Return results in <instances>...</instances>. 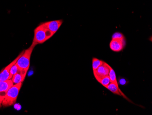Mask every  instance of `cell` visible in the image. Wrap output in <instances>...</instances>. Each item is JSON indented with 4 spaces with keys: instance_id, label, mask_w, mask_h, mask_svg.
<instances>
[{
    "instance_id": "cell-2",
    "label": "cell",
    "mask_w": 152,
    "mask_h": 115,
    "mask_svg": "<svg viewBox=\"0 0 152 115\" xmlns=\"http://www.w3.org/2000/svg\"><path fill=\"white\" fill-rule=\"evenodd\" d=\"M23 83L13 85L6 93L1 102L4 107H8L13 105L17 100Z\"/></svg>"
},
{
    "instance_id": "cell-15",
    "label": "cell",
    "mask_w": 152,
    "mask_h": 115,
    "mask_svg": "<svg viewBox=\"0 0 152 115\" xmlns=\"http://www.w3.org/2000/svg\"><path fill=\"white\" fill-rule=\"evenodd\" d=\"M124 38V36L120 32H116L112 36V39H122Z\"/></svg>"
},
{
    "instance_id": "cell-12",
    "label": "cell",
    "mask_w": 152,
    "mask_h": 115,
    "mask_svg": "<svg viewBox=\"0 0 152 115\" xmlns=\"http://www.w3.org/2000/svg\"><path fill=\"white\" fill-rule=\"evenodd\" d=\"M92 62H93L92 67H93V72H94L98 69L99 67L103 64L104 62L102 60H99L96 58H93Z\"/></svg>"
},
{
    "instance_id": "cell-14",
    "label": "cell",
    "mask_w": 152,
    "mask_h": 115,
    "mask_svg": "<svg viewBox=\"0 0 152 115\" xmlns=\"http://www.w3.org/2000/svg\"><path fill=\"white\" fill-rule=\"evenodd\" d=\"M20 69L19 68L17 64H15L12 67L10 71V74H9V79H12V77L14 74L17 73L20 71Z\"/></svg>"
},
{
    "instance_id": "cell-16",
    "label": "cell",
    "mask_w": 152,
    "mask_h": 115,
    "mask_svg": "<svg viewBox=\"0 0 152 115\" xmlns=\"http://www.w3.org/2000/svg\"><path fill=\"white\" fill-rule=\"evenodd\" d=\"M119 83H120V85H125L127 84V82H126L125 79H121L119 80Z\"/></svg>"
},
{
    "instance_id": "cell-4",
    "label": "cell",
    "mask_w": 152,
    "mask_h": 115,
    "mask_svg": "<svg viewBox=\"0 0 152 115\" xmlns=\"http://www.w3.org/2000/svg\"><path fill=\"white\" fill-rule=\"evenodd\" d=\"M110 66L108 64L104 62L103 64L94 72V76L96 80L108 75L110 71Z\"/></svg>"
},
{
    "instance_id": "cell-10",
    "label": "cell",
    "mask_w": 152,
    "mask_h": 115,
    "mask_svg": "<svg viewBox=\"0 0 152 115\" xmlns=\"http://www.w3.org/2000/svg\"><path fill=\"white\" fill-rule=\"evenodd\" d=\"M27 72L20 70L15 74L12 78V81L14 85L23 83L25 79Z\"/></svg>"
},
{
    "instance_id": "cell-3",
    "label": "cell",
    "mask_w": 152,
    "mask_h": 115,
    "mask_svg": "<svg viewBox=\"0 0 152 115\" xmlns=\"http://www.w3.org/2000/svg\"><path fill=\"white\" fill-rule=\"evenodd\" d=\"M35 46L31 44L27 49L22 51L16 64L20 70L27 72L30 65V59L32 51Z\"/></svg>"
},
{
    "instance_id": "cell-13",
    "label": "cell",
    "mask_w": 152,
    "mask_h": 115,
    "mask_svg": "<svg viewBox=\"0 0 152 115\" xmlns=\"http://www.w3.org/2000/svg\"><path fill=\"white\" fill-rule=\"evenodd\" d=\"M97 81L99 83H100L102 86L105 88H106L108 86V85L111 83L108 75L105 76V77H103V78H101V79H99Z\"/></svg>"
},
{
    "instance_id": "cell-5",
    "label": "cell",
    "mask_w": 152,
    "mask_h": 115,
    "mask_svg": "<svg viewBox=\"0 0 152 115\" xmlns=\"http://www.w3.org/2000/svg\"><path fill=\"white\" fill-rule=\"evenodd\" d=\"M126 45L125 38L122 39H112L110 42L109 46L113 51L119 52L124 49Z\"/></svg>"
},
{
    "instance_id": "cell-7",
    "label": "cell",
    "mask_w": 152,
    "mask_h": 115,
    "mask_svg": "<svg viewBox=\"0 0 152 115\" xmlns=\"http://www.w3.org/2000/svg\"><path fill=\"white\" fill-rule=\"evenodd\" d=\"M21 54L22 52L18 56L17 58H15L12 62H11L9 65H7L2 71H1V72H0V81H6L9 79L10 70L14 64H16V62L18 61V59L21 55Z\"/></svg>"
},
{
    "instance_id": "cell-9",
    "label": "cell",
    "mask_w": 152,
    "mask_h": 115,
    "mask_svg": "<svg viewBox=\"0 0 152 115\" xmlns=\"http://www.w3.org/2000/svg\"><path fill=\"white\" fill-rule=\"evenodd\" d=\"M106 88L109 90L111 92L113 93H114V94L123 96L124 98L127 99L128 101H130L131 102H132V101L129 100V99L125 96V94L121 91V90L119 88V86L117 85L116 84L111 82Z\"/></svg>"
},
{
    "instance_id": "cell-8",
    "label": "cell",
    "mask_w": 152,
    "mask_h": 115,
    "mask_svg": "<svg viewBox=\"0 0 152 115\" xmlns=\"http://www.w3.org/2000/svg\"><path fill=\"white\" fill-rule=\"evenodd\" d=\"M47 28H48L52 33L54 35L58 30L59 29L61 26L63 24V20H56L53 21H48V22H44Z\"/></svg>"
},
{
    "instance_id": "cell-1",
    "label": "cell",
    "mask_w": 152,
    "mask_h": 115,
    "mask_svg": "<svg viewBox=\"0 0 152 115\" xmlns=\"http://www.w3.org/2000/svg\"><path fill=\"white\" fill-rule=\"evenodd\" d=\"M34 33V38L31 44L35 46L37 45L44 43L54 35L43 23L40 24L35 29Z\"/></svg>"
},
{
    "instance_id": "cell-11",
    "label": "cell",
    "mask_w": 152,
    "mask_h": 115,
    "mask_svg": "<svg viewBox=\"0 0 152 115\" xmlns=\"http://www.w3.org/2000/svg\"><path fill=\"white\" fill-rule=\"evenodd\" d=\"M108 76L110 79V81L111 83H114L116 84L117 85H118V83L117 81V78H116V73H115L114 70L111 67H110V71L108 73Z\"/></svg>"
},
{
    "instance_id": "cell-6",
    "label": "cell",
    "mask_w": 152,
    "mask_h": 115,
    "mask_svg": "<svg viewBox=\"0 0 152 115\" xmlns=\"http://www.w3.org/2000/svg\"><path fill=\"white\" fill-rule=\"evenodd\" d=\"M12 79L6 81H0V106L7 92L13 85Z\"/></svg>"
}]
</instances>
